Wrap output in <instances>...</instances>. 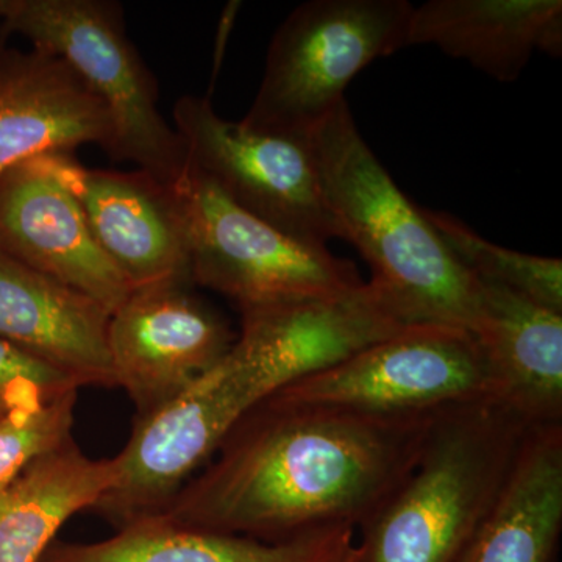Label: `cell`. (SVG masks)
<instances>
[{"instance_id":"16","label":"cell","mask_w":562,"mask_h":562,"mask_svg":"<svg viewBox=\"0 0 562 562\" xmlns=\"http://www.w3.org/2000/svg\"><path fill=\"white\" fill-rule=\"evenodd\" d=\"M562 531V422L525 436L512 475L458 562H554Z\"/></svg>"},{"instance_id":"13","label":"cell","mask_w":562,"mask_h":562,"mask_svg":"<svg viewBox=\"0 0 562 562\" xmlns=\"http://www.w3.org/2000/svg\"><path fill=\"white\" fill-rule=\"evenodd\" d=\"M110 313L88 295L0 251V339L70 376L114 386Z\"/></svg>"},{"instance_id":"8","label":"cell","mask_w":562,"mask_h":562,"mask_svg":"<svg viewBox=\"0 0 562 562\" xmlns=\"http://www.w3.org/2000/svg\"><path fill=\"white\" fill-rule=\"evenodd\" d=\"M187 162L236 206L314 247L341 238L322 194L308 139L255 131L224 120L203 95L172 111Z\"/></svg>"},{"instance_id":"7","label":"cell","mask_w":562,"mask_h":562,"mask_svg":"<svg viewBox=\"0 0 562 562\" xmlns=\"http://www.w3.org/2000/svg\"><path fill=\"white\" fill-rule=\"evenodd\" d=\"M273 394L302 405L392 416L501 401V390L475 336L436 324L409 325Z\"/></svg>"},{"instance_id":"10","label":"cell","mask_w":562,"mask_h":562,"mask_svg":"<svg viewBox=\"0 0 562 562\" xmlns=\"http://www.w3.org/2000/svg\"><path fill=\"white\" fill-rule=\"evenodd\" d=\"M35 160L72 192L92 238L132 290L191 280L187 222L173 187L140 169L87 168L72 154Z\"/></svg>"},{"instance_id":"4","label":"cell","mask_w":562,"mask_h":562,"mask_svg":"<svg viewBox=\"0 0 562 562\" xmlns=\"http://www.w3.org/2000/svg\"><path fill=\"white\" fill-rule=\"evenodd\" d=\"M0 38L24 36L58 55L109 106L117 161H131L168 187L187 171L179 133L158 109V88L109 0H2Z\"/></svg>"},{"instance_id":"20","label":"cell","mask_w":562,"mask_h":562,"mask_svg":"<svg viewBox=\"0 0 562 562\" xmlns=\"http://www.w3.org/2000/svg\"><path fill=\"white\" fill-rule=\"evenodd\" d=\"M79 391L0 419V492L29 465L70 439Z\"/></svg>"},{"instance_id":"3","label":"cell","mask_w":562,"mask_h":562,"mask_svg":"<svg viewBox=\"0 0 562 562\" xmlns=\"http://www.w3.org/2000/svg\"><path fill=\"white\" fill-rule=\"evenodd\" d=\"M531 427L494 398L439 409L412 471L358 528L353 562L460 561Z\"/></svg>"},{"instance_id":"15","label":"cell","mask_w":562,"mask_h":562,"mask_svg":"<svg viewBox=\"0 0 562 562\" xmlns=\"http://www.w3.org/2000/svg\"><path fill=\"white\" fill-rule=\"evenodd\" d=\"M431 44L502 83L536 52L561 57V0H430L414 7L408 46Z\"/></svg>"},{"instance_id":"2","label":"cell","mask_w":562,"mask_h":562,"mask_svg":"<svg viewBox=\"0 0 562 562\" xmlns=\"http://www.w3.org/2000/svg\"><path fill=\"white\" fill-rule=\"evenodd\" d=\"M322 194L341 239L351 243L409 325L471 331L479 280L453 257L403 194L358 131L346 98L306 136Z\"/></svg>"},{"instance_id":"21","label":"cell","mask_w":562,"mask_h":562,"mask_svg":"<svg viewBox=\"0 0 562 562\" xmlns=\"http://www.w3.org/2000/svg\"><path fill=\"white\" fill-rule=\"evenodd\" d=\"M79 390L66 373L0 339V419Z\"/></svg>"},{"instance_id":"12","label":"cell","mask_w":562,"mask_h":562,"mask_svg":"<svg viewBox=\"0 0 562 562\" xmlns=\"http://www.w3.org/2000/svg\"><path fill=\"white\" fill-rule=\"evenodd\" d=\"M85 144L116 158V125L102 99L58 55L0 47V172Z\"/></svg>"},{"instance_id":"5","label":"cell","mask_w":562,"mask_h":562,"mask_svg":"<svg viewBox=\"0 0 562 562\" xmlns=\"http://www.w3.org/2000/svg\"><path fill=\"white\" fill-rule=\"evenodd\" d=\"M413 9L408 0H310L292 10L243 124L305 139L358 72L408 46Z\"/></svg>"},{"instance_id":"11","label":"cell","mask_w":562,"mask_h":562,"mask_svg":"<svg viewBox=\"0 0 562 562\" xmlns=\"http://www.w3.org/2000/svg\"><path fill=\"white\" fill-rule=\"evenodd\" d=\"M0 251L113 314L133 291L92 238L72 192L38 160L0 172Z\"/></svg>"},{"instance_id":"23","label":"cell","mask_w":562,"mask_h":562,"mask_svg":"<svg viewBox=\"0 0 562 562\" xmlns=\"http://www.w3.org/2000/svg\"><path fill=\"white\" fill-rule=\"evenodd\" d=\"M0 2H2V0H0Z\"/></svg>"},{"instance_id":"22","label":"cell","mask_w":562,"mask_h":562,"mask_svg":"<svg viewBox=\"0 0 562 562\" xmlns=\"http://www.w3.org/2000/svg\"><path fill=\"white\" fill-rule=\"evenodd\" d=\"M342 562H353V547H351L349 554H347L346 560H344Z\"/></svg>"},{"instance_id":"6","label":"cell","mask_w":562,"mask_h":562,"mask_svg":"<svg viewBox=\"0 0 562 562\" xmlns=\"http://www.w3.org/2000/svg\"><path fill=\"white\" fill-rule=\"evenodd\" d=\"M173 190L187 222L191 281L238 308L338 294L364 283L350 261L246 213L188 162Z\"/></svg>"},{"instance_id":"19","label":"cell","mask_w":562,"mask_h":562,"mask_svg":"<svg viewBox=\"0 0 562 562\" xmlns=\"http://www.w3.org/2000/svg\"><path fill=\"white\" fill-rule=\"evenodd\" d=\"M458 262L484 283L497 284L562 313V261L492 244L443 211L424 210Z\"/></svg>"},{"instance_id":"1","label":"cell","mask_w":562,"mask_h":562,"mask_svg":"<svg viewBox=\"0 0 562 562\" xmlns=\"http://www.w3.org/2000/svg\"><path fill=\"white\" fill-rule=\"evenodd\" d=\"M436 413L392 416L269 395L151 517L266 542L357 530L412 471Z\"/></svg>"},{"instance_id":"9","label":"cell","mask_w":562,"mask_h":562,"mask_svg":"<svg viewBox=\"0 0 562 562\" xmlns=\"http://www.w3.org/2000/svg\"><path fill=\"white\" fill-rule=\"evenodd\" d=\"M177 279L133 290L110 316L114 386L127 392L147 419L180 397L231 350L225 322Z\"/></svg>"},{"instance_id":"14","label":"cell","mask_w":562,"mask_h":562,"mask_svg":"<svg viewBox=\"0 0 562 562\" xmlns=\"http://www.w3.org/2000/svg\"><path fill=\"white\" fill-rule=\"evenodd\" d=\"M471 333L490 362L501 402L532 427L560 424L562 313L479 280Z\"/></svg>"},{"instance_id":"18","label":"cell","mask_w":562,"mask_h":562,"mask_svg":"<svg viewBox=\"0 0 562 562\" xmlns=\"http://www.w3.org/2000/svg\"><path fill=\"white\" fill-rule=\"evenodd\" d=\"M353 543L355 530L349 527L266 542L146 517L106 541L58 547L41 562H342Z\"/></svg>"},{"instance_id":"17","label":"cell","mask_w":562,"mask_h":562,"mask_svg":"<svg viewBox=\"0 0 562 562\" xmlns=\"http://www.w3.org/2000/svg\"><path fill=\"white\" fill-rule=\"evenodd\" d=\"M120 475V460H92L70 438L0 492V562H41L74 514L95 508Z\"/></svg>"}]
</instances>
